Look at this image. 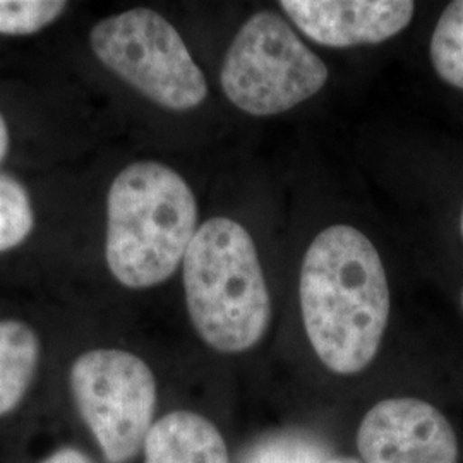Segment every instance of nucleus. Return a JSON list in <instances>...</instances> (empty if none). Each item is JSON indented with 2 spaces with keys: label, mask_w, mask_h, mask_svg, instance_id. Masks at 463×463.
<instances>
[{
  "label": "nucleus",
  "mask_w": 463,
  "mask_h": 463,
  "mask_svg": "<svg viewBox=\"0 0 463 463\" xmlns=\"http://www.w3.org/2000/svg\"><path fill=\"white\" fill-rule=\"evenodd\" d=\"M307 338L330 371L352 376L374 361L390 317L380 252L350 225L321 232L306 250L298 281Z\"/></svg>",
  "instance_id": "f257e3e1"
},
{
  "label": "nucleus",
  "mask_w": 463,
  "mask_h": 463,
  "mask_svg": "<svg viewBox=\"0 0 463 463\" xmlns=\"http://www.w3.org/2000/svg\"><path fill=\"white\" fill-rule=\"evenodd\" d=\"M198 203L174 168L143 160L118 172L107 196L105 260L120 285L168 280L198 232Z\"/></svg>",
  "instance_id": "f03ea898"
},
{
  "label": "nucleus",
  "mask_w": 463,
  "mask_h": 463,
  "mask_svg": "<svg viewBox=\"0 0 463 463\" xmlns=\"http://www.w3.org/2000/svg\"><path fill=\"white\" fill-rule=\"evenodd\" d=\"M187 313L201 340L222 354L256 347L271 323L258 249L249 232L227 216L199 227L183 261Z\"/></svg>",
  "instance_id": "7ed1b4c3"
},
{
  "label": "nucleus",
  "mask_w": 463,
  "mask_h": 463,
  "mask_svg": "<svg viewBox=\"0 0 463 463\" xmlns=\"http://www.w3.org/2000/svg\"><path fill=\"white\" fill-rule=\"evenodd\" d=\"M326 81V64L271 11L242 24L220 71L225 97L256 117L283 114L315 97Z\"/></svg>",
  "instance_id": "20e7f679"
},
{
  "label": "nucleus",
  "mask_w": 463,
  "mask_h": 463,
  "mask_svg": "<svg viewBox=\"0 0 463 463\" xmlns=\"http://www.w3.org/2000/svg\"><path fill=\"white\" fill-rule=\"evenodd\" d=\"M90 43L103 66L164 109L185 112L208 97L206 78L183 36L151 9L101 19Z\"/></svg>",
  "instance_id": "39448f33"
},
{
  "label": "nucleus",
  "mask_w": 463,
  "mask_h": 463,
  "mask_svg": "<svg viewBox=\"0 0 463 463\" xmlns=\"http://www.w3.org/2000/svg\"><path fill=\"white\" fill-rule=\"evenodd\" d=\"M69 384L105 462H131L155 424L156 380L149 365L128 350L95 348L72 363Z\"/></svg>",
  "instance_id": "423d86ee"
},
{
  "label": "nucleus",
  "mask_w": 463,
  "mask_h": 463,
  "mask_svg": "<svg viewBox=\"0 0 463 463\" xmlns=\"http://www.w3.org/2000/svg\"><path fill=\"white\" fill-rule=\"evenodd\" d=\"M357 449L364 463H458L449 420L412 397L386 398L371 407L357 430Z\"/></svg>",
  "instance_id": "0eeeda50"
},
{
  "label": "nucleus",
  "mask_w": 463,
  "mask_h": 463,
  "mask_svg": "<svg viewBox=\"0 0 463 463\" xmlns=\"http://www.w3.org/2000/svg\"><path fill=\"white\" fill-rule=\"evenodd\" d=\"M280 7L309 40L331 49L386 42L415 11L411 0H281Z\"/></svg>",
  "instance_id": "6e6552de"
},
{
  "label": "nucleus",
  "mask_w": 463,
  "mask_h": 463,
  "mask_svg": "<svg viewBox=\"0 0 463 463\" xmlns=\"http://www.w3.org/2000/svg\"><path fill=\"white\" fill-rule=\"evenodd\" d=\"M145 463H231L229 448L215 424L191 411L158 419L143 445Z\"/></svg>",
  "instance_id": "1a4fd4ad"
},
{
  "label": "nucleus",
  "mask_w": 463,
  "mask_h": 463,
  "mask_svg": "<svg viewBox=\"0 0 463 463\" xmlns=\"http://www.w3.org/2000/svg\"><path fill=\"white\" fill-rule=\"evenodd\" d=\"M42 355L33 328L17 319L0 321V419L26 397Z\"/></svg>",
  "instance_id": "9d476101"
},
{
  "label": "nucleus",
  "mask_w": 463,
  "mask_h": 463,
  "mask_svg": "<svg viewBox=\"0 0 463 463\" xmlns=\"http://www.w3.org/2000/svg\"><path fill=\"white\" fill-rule=\"evenodd\" d=\"M330 458L326 443L311 432L281 430L254 439L237 463H325Z\"/></svg>",
  "instance_id": "9b49d317"
},
{
  "label": "nucleus",
  "mask_w": 463,
  "mask_h": 463,
  "mask_svg": "<svg viewBox=\"0 0 463 463\" xmlns=\"http://www.w3.org/2000/svg\"><path fill=\"white\" fill-rule=\"evenodd\" d=\"M430 53L438 76L463 90V0L448 4L434 28Z\"/></svg>",
  "instance_id": "f8f14e48"
},
{
  "label": "nucleus",
  "mask_w": 463,
  "mask_h": 463,
  "mask_svg": "<svg viewBox=\"0 0 463 463\" xmlns=\"http://www.w3.org/2000/svg\"><path fill=\"white\" fill-rule=\"evenodd\" d=\"M33 227L30 194L14 179L0 175V252L21 246Z\"/></svg>",
  "instance_id": "ddd939ff"
},
{
  "label": "nucleus",
  "mask_w": 463,
  "mask_h": 463,
  "mask_svg": "<svg viewBox=\"0 0 463 463\" xmlns=\"http://www.w3.org/2000/svg\"><path fill=\"white\" fill-rule=\"evenodd\" d=\"M66 9L67 2L62 0H0V34L38 33Z\"/></svg>",
  "instance_id": "4468645a"
},
{
  "label": "nucleus",
  "mask_w": 463,
  "mask_h": 463,
  "mask_svg": "<svg viewBox=\"0 0 463 463\" xmlns=\"http://www.w3.org/2000/svg\"><path fill=\"white\" fill-rule=\"evenodd\" d=\"M38 463H95L84 451L74 447H64L52 451L49 457H45Z\"/></svg>",
  "instance_id": "2eb2a0df"
},
{
  "label": "nucleus",
  "mask_w": 463,
  "mask_h": 463,
  "mask_svg": "<svg viewBox=\"0 0 463 463\" xmlns=\"http://www.w3.org/2000/svg\"><path fill=\"white\" fill-rule=\"evenodd\" d=\"M9 145H11V136H9V128L4 120V117L0 116V162L4 160V156L9 151Z\"/></svg>",
  "instance_id": "dca6fc26"
},
{
  "label": "nucleus",
  "mask_w": 463,
  "mask_h": 463,
  "mask_svg": "<svg viewBox=\"0 0 463 463\" xmlns=\"http://www.w3.org/2000/svg\"><path fill=\"white\" fill-rule=\"evenodd\" d=\"M325 463H364L359 458H352V457H335V458H328Z\"/></svg>",
  "instance_id": "f3484780"
},
{
  "label": "nucleus",
  "mask_w": 463,
  "mask_h": 463,
  "mask_svg": "<svg viewBox=\"0 0 463 463\" xmlns=\"http://www.w3.org/2000/svg\"><path fill=\"white\" fill-rule=\"evenodd\" d=\"M462 233H463V213H462Z\"/></svg>",
  "instance_id": "a211bd4d"
}]
</instances>
